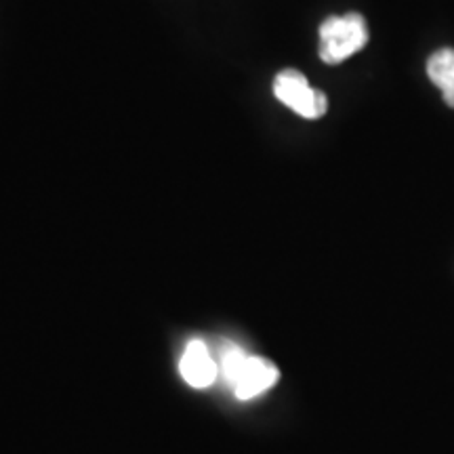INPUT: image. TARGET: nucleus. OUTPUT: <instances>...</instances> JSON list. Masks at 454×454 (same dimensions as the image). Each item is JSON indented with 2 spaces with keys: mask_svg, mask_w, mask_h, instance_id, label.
<instances>
[{
  "mask_svg": "<svg viewBox=\"0 0 454 454\" xmlns=\"http://www.w3.org/2000/svg\"><path fill=\"white\" fill-rule=\"evenodd\" d=\"M368 43V26L360 13L333 15L320 26V59L337 66L349 59Z\"/></svg>",
  "mask_w": 454,
  "mask_h": 454,
  "instance_id": "1",
  "label": "nucleus"
},
{
  "mask_svg": "<svg viewBox=\"0 0 454 454\" xmlns=\"http://www.w3.org/2000/svg\"><path fill=\"white\" fill-rule=\"evenodd\" d=\"M274 95L288 110L299 114L301 118H308V121L322 118L328 110L326 95L322 90L311 89L308 78L293 67L278 74L274 81Z\"/></svg>",
  "mask_w": 454,
  "mask_h": 454,
  "instance_id": "2",
  "label": "nucleus"
},
{
  "mask_svg": "<svg viewBox=\"0 0 454 454\" xmlns=\"http://www.w3.org/2000/svg\"><path fill=\"white\" fill-rule=\"evenodd\" d=\"M179 371L184 381L194 389H207L217 381L219 366L217 362L213 360L211 351H208L207 345L202 340H190L187 348L181 356Z\"/></svg>",
  "mask_w": 454,
  "mask_h": 454,
  "instance_id": "3",
  "label": "nucleus"
},
{
  "mask_svg": "<svg viewBox=\"0 0 454 454\" xmlns=\"http://www.w3.org/2000/svg\"><path fill=\"white\" fill-rule=\"evenodd\" d=\"M278 379H280V372H278V368L271 362L257 356H248L242 371L238 372L234 383H231V387H234V394L240 400H253V397L274 387Z\"/></svg>",
  "mask_w": 454,
  "mask_h": 454,
  "instance_id": "4",
  "label": "nucleus"
},
{
  "mask_svg": "<svg viewBox=\"0 0 454 454\" xmlns=\"http://www.w3.org/2000/svg\"><path fill=\"white\" fill-rule=\"evenodd\" d=\"M427 76L444 95V101L454 107V49H440L429 57Z\"/></svg>",
  "mask_w": 454,
  "mask_h": 454,
  "instance_id": "5",
  "label": "nucleus"
},
{
  "mask_svg": "<svg viewBox=\"0 0 454 454\" xmlns=\"http://www.w3.org/2000/svg\"><path fill=\"white\" fill-rule=\"evenodd\" d=\"M247 354L240 348H236V345H230L223 351V357H221V366H219V372L223 374L227 383H234V379L238 377V372L242 371L244 362H247Z\"/></svg>",
  "mask_w": 454,
  "mask_h": 454,
  "instance_id": "6",
  "label": "nucleus"
}]
</instances>
